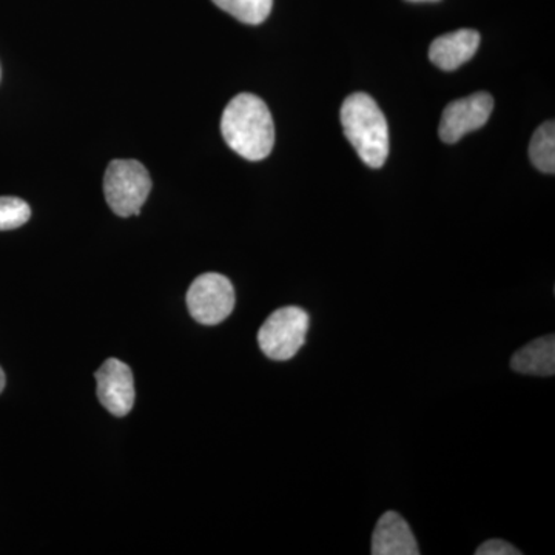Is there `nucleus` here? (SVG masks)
I'll list each match as a JSON object with an SVG mask.
<instances>
[{
  "label": "nucleus",
  "instance_id": "obj_2",
  "mask_svg": "<svg viewBox=\"0 0 555 555\" xmlns=\"http://www.w3.org/2000/svg\"><path fill=\"white\" fill-rule=\"evenodd\" d=\"M346 138L372 169L385 166L389 156V126L377 102L366 93H353L341 107Z\"/></svg>",
  "mask_w": 555,
  "mask_h": 555
},
{
  "label": "nucleus",
  "instance_id": "obj_5",
  "mask_svg": "<svg viewBox=\"0 0 555 555\" xmlns=\"http://www.w3.org/2000/svg\"><path fill=\"white\" fill-rule=\"evenodd\" d=\"M235 288L229 278L204 273L193 281L188 292V308L193 320L203 326H217L235 309Z\"/></svg>",
  "mask_w": 555,
  "mask_h": 555
},
{
  "label": "nucleus",
  "instance_id": "obj_12",
  "mask_svg": "<svg viewBox=\"0 0 555 555\" xmlns=\"http://www.w3.org/2000/svg\"><path fill=\"white\" fill-rule=\"evenodd\" d=\"M214 3L247 25L262 24L273 7V0H214Z\"/></svg>",
  "mask_w": 555,
  "mask_h": 555
},
{
  "label": "nucleus",
  "instance_id": "obj_7",
  "mask_svg": "<svg viewBox=\"0 0 555 555\" xmlns=\"http://www.w3.org/2000/svg\"><path fill=\"white\" fill-rule=\"evenodd\" d=\"M94 377H96L98 398L102 406L115 416L130 414L137 398L131 369L122 361L109 358L98 369Z\"/></svg>",
  "mask_w": 555,
  "mask_h": 555
},
{
  "label": "nucleus",
  "instance_id": "obj_8",
  "mask_svg": "<svg viewBox=\"0 0 555 555\" xmlns=\"http://www.w3.org/2000/svg\"><path fill=\"white\" fill-rule=\"evenodd\" d=\"M374 555H418V545L411 526L400 514L387 511L379 517L372 535Z\"/></svg>",
  "mask_w": 555,
  "mask_h": 555
},
{
  "label": "nucleus",
  "instance_id": "obj_6",
  "mask_svg": "<svg viewBox=\"0 0 555 555\" xmlns=\"http://www.w3.org/2000/svg\"><path fill=\"white\" fill-rule=\"evenodd\" d=\"M494 109V98L485 91L451 102L441 116L438 134L447 144H455L470 131L481 129Z\"/></svg>",
  "mask_w": 555,
  "mask_h": 555
},
{
  "label": "nucleus",
  "instance_id": "obj_14",
  "mask_svg": "<svg viewBox=\"0 0 555 555\" xmlns=\"http://www.w3.org/2000/svg\"><path fill=\"white\" fill-rule=\"evenodd\" d=\"M477 555H520L521 551L505 542V540L492 539L478 546Z\"/></svg>",
  "mask_w": 555,
  "mask_h": 555
},
{
  "label": "nucleus",
  "instance_id": "obj_16",
  "mask_svg": "<svg viewBox=\"0 0 555 555\" xmlns=\"http://www.w3.org/2000/svg\"><path fill=\"white\" fill-rule=\"evenodd\" d=\"M409 2H438V0H409Z\"/></svg>",
  "mask_w": 555,
  "mask_h": 555
},
{
  "label": "nucleus",
  "instance_id": "obj_10",
  "mask_svg": "<svg viewBox=\"0 0 555 555\" xmlns=\"http://www.w3.org/2000/svg\"><path fill=\"white\" fill-rule=\"evenodd\" d=\"M511 367L518 374L553 377L555 374V338L554 335L537 338L521 347L511 358Z\"/></svg>",
  "mask_w": 555,
  "mask_h": 555
},
{
  "label": "nucleus",
  "instance_id": "obj_4",
  "mask_svg": "<svg viewBox=\"0 0 555 555\" xmlns=\"http://www.w3.org/2000/svg\"><path fill=\"white\" fill-rule=\"evenodd\" d=\"M309 324L308 312L297 306L275 310L258 332L262 353L273 361L291 360L305 346Z\"/></svg>",
  "mask_w": 555,
  "mask_h": 555
},
{
  "label": "nucleus",
  "instance_id": "obj_3",
  "mask_svg": "<svg viewBox=\"0 0 555 555\" xmlns=\"http://www.w3.org/2000/svg\"><path fill=\"white\" fill-rule=\"evenodd\" d=\"M152 190V178L141 163L116 159L104 177V193L109 208L120 218L139 215Z\"/></svg>",
  "mask_w": 555,
  "mask_h": 555
},
{
  "label": "nucleus",
  "instance_id": "obj_1",
  "mask_svg": "<svg viewBox=\"0 0 555 555\" xmlns=\"http://www.w3.org/2000/svg\"><path fill=\"white\" fill-rule=\"evenodd\" d=\"M221 131L233 152L244 159L268 158L275 144V124L268 105L258 96L241 93L222 113Z\"/></svg>",
  "mask_w": 555,
  "mask_h": 555
},
{
  "label": "nucleus",
  "instance_id": "obj_15",
  "mask_svg": "<svg viewBox=\"0 0 555 555\" xmlns=\"http://www.w3.org/2000/svg\"><path fill=\"white\" fill-rule=\"evenodd\" d=\"M5 385H7L5 372H3V369L0 367V393H2L3 389H5Z\"/></svg>",
  "mask_w": 555,
  "mask_h": 555
},
{
  "label": "nucleus",
  "instance_id": "obj_9",
  "mask_svg": "<svg viewBox=\"0 0 555 555\" xmlns=\"http://www.w3.org/2000/svg\"><path fill=\"white\" fill-rule=\"evenodd\" d=\"M480 46V35L476 30L463 28L440 36L430 43L429 57L434 65L444 72H454L473 60Z\"/></svg>",
  "mask_w": 555,
  "mask_h": 555
},
{
  "label": "nucleus",
  "instance_id": "obj_11",
  "mask_svg": "<svg viewBox=\"0 0 555 555\" xmlns=\"http://www.w3.org/2000/svg\"><path fill=\"white\" fill-rule=\"evenodd\" d=\"M529 156L532 164L543 173L555 171V126L553 120L543 124L535 130L529 144Z\"/></svg>",
  "mask_w": 555,
  "mask_h": 555
},
{
  "label": "nucleus",
  "instance_id": "obj_13",
  "mask_svg": "<svg viewBox=\"0 0 555 555\" xmlns=\"http://www.w3.org/2000/svg\"><path fill=\"white\" fill-rule=\"evenodd\" d=\"M31 218V208L24 199L0 196V232L20 229Z\"/></svg>",
  "mask_w": 555,
  "mask_h": 555
}]
</instances>
